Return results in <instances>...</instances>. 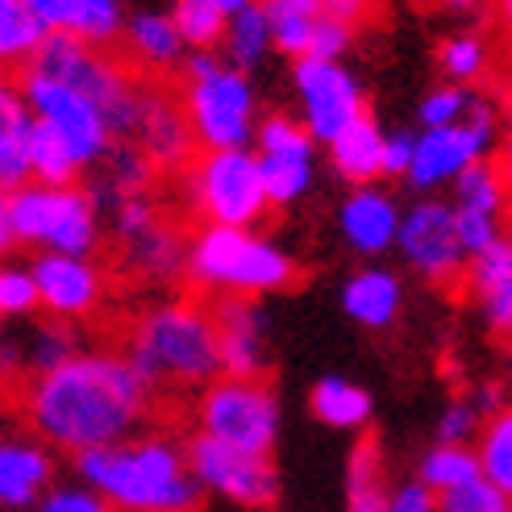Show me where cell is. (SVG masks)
Wrapping results in <instances>:
<instances>
[{"label":"cell","mask_w":512,"mask_h":512,"mask_svg":"<svg viewBox=\"0 0 512 512\" xmlns=\"http://www.w3.org/2000/svg\"><path fill=\"white\" fill-rule=\"evenodd\" d=\"M146 383L117 350L75 354L63 367L25 383V417L59 450H105L130 442L150 413Z\"/></svg>","instance_id":"obj_1"},{"label":"cell","mask_w":512,"mask_h":512,"mask_svg":"<svg viewBox=\"0 0 512 512\" xmlns=\"http://www.w3.org/2000/svg\"><path fill=\"white\" fill-rule=\"evenodd\" d=\"M80 475L113 512H196L200 488L184 446L171 438H130L80 454Z\"/></svg>","instance_id":"obj_2"},{"label":"cell","mask_w":512,"mask_h":512,"mask_svg":"<svg viewBox=\"0 0 512 512\" xmlns=\"http://www.w3.org/2000/svg\"><path fill=\"white\" fill-rule=\"evenodd\" d=\"M125 363L146 383L159 388H209L221 375L217 329L209 304L200 300H163L146 309L125 338Z\"/></svg>","instance_id":"obj_3"},{"label":"cell","mask_w":512,"mask_h":512,"mask_svg":"<svg viewBox=\"0 0 512 512\" xmlns=\"http://www.w3.org/2000/svg\"><path fill=\"white\" fill-rule=\"evenodd\" d=\"M184 275L200 292L250 300V296L292 288L296 284V263L275 242L254 234V229L200 225L196 238H188Z\"/></svg>","instance_id":"obj_4"},{"label":"cell","mask_w":512,"mask_h":512,"mask_svg":"<svg viewBox=\"0 0 512 512\" xmlns=\"http://www.w3.org/2000/svg\"><path fill=\"white\" fill-rule=\"evenodd\" d=\"M179 109L196 150H246L259 125V96L250 75L234 71L217 50H192L184 59Z\"/></svg>","instance_id":"obj_5"},{"label":"cell","mask_w":512,"mask_h":512,"mask_svg":"<svg viewBox=\"0 0 512 512\" xmlns=\"http://www.w3.org/2000/svg\"><path fill=\"white\" fill-rule=\"evenodd\" d=\"M21 71H38L46 80H59L71 92H80L84 100H92L100 109V117L109 121L113 142H130L146 80L117 55V50L84 46V42H71V38H42L34 59Z\"/></svg>","instance_id":"obj_6"},{"label":"cell","mask_w":512,"mask_h":512,"mask_svg":"<svg viewBox=\"0 0 512 512\" xmlns=\"http://www.w3.org/2000/svg\"><path fill=\"white\" fill-rule=\"evenodd\" d=\"M5 200L9 238L25 246H46V254H67V259H92L100 246V217L88 188H46V184H21Z\"/></svg>","instance_id":"obj_7"},{"label":"cell","mask_w":512,"mask_h":512,"mask_svg":"<svg viewBox=\"0 0 512 512\" xmlns=\"http://www.w3.org/2000/svg\"><path fill=\"white\" fill-rule=\"evenodd\" d=\"M188 204L200 221L221 229H250L267 217V192L250 146L246 150H196L184 167Z\"/></svg>","instance_id":"obj_8"},{"label":"cell","mask_w":512,"mask_h":512,"mask_svg":"<svg viewBox=\"0 0 512 512\" xmlns=\"http://www.w3.org/2000/svg\"><path fill=\"white\" fill-rule=\"evenodd\" d=\"M200 438L246 454H271L279 433V404L263 379H213L196 404Z\"/></svg>","instance_id":"obj_9"},{"label":"cell","mask_w":512,"mask_h":512,"mask_svg":"<svg viewBox=\"0 0 512 512\" xmlns=\"http://www.w3.org/2000/svg\"><path fill=\"white\" fill-rule=\"evenodd\" d=\"M500 138V113L492 100H475V109L463 125H446V130H421L413 138V159H408L404 179L417 192H433L442 184H454L467 167L483 163L492 155Z\"/></svg>","instance_id":"obj_10"},{"label":"cell","mask_w":512,"mask_h":512,"mask_svg":"<svg viewBox=\"0 0 512 512\" xmlns=\"http://www.w3.org/2000/svg\"><path fill=\"white\" fill-rule=\"evenodd\" d=\"M17 88L25 96L30 117L38 125H46V130L67 146V155L75 159L80 171L96 167L109 155L113 130H109V121L100 117V109L92 105V100H84L80 92H71L59 80H46V75H38V71H21Z\"/></svg>","instance_id":"obj_11"},{"label":"cell","mask_w":512,"mask_h":512,"mask_svg":"<svg viewBox=\"0 0 512 512\" xmlns=\"http://www.w3.org/2000/svg\"><path fill=\"white\" fill-rule=\"evenodd\" d=\"M254 163L267 192V209H284L313 188V167H317V142L304 134V125L288 113L259 117L254 125Z\"/></svg>","instance_id":"obj_12"},{"label":"cell","mask_w":512,"mask_h":512,"mask_svg":"<svg viewBox=\"0 0 512 512\" xmlns=\"http://www.w3.org/2000/svg\"><path fill=\"white\" fill-rule=\"evenodd\" d=\"M184 458H188L196 488H204V492H217V496L246 504V508H267L279 496V479H275V467L267 454H246V450L221 446V442L196 433L184 446Z\"/></svg>","instance_id":"obj_13"},{"label":"cell","mask_w":512,"mask_h":512,"mask_svg":"<svg viewBox=\"0 0 512 512\" xmlns=\"http://www.w3.org/2000/svg\"><path fill=\"white\" fill-rule=\"evenodd\" d=\"M396 246L408 259V267L442 288H454L471 263L463 246H458L450 204H442V200H417L413 209H404L400 225H396Z\"/></svg>","instance_id":"obj_14"},{"label":"cell","mask_w":512,"mask_h":512,"mask_svg":"<svg viewBox=\"0 0 512 512\" xmlns=\"http://www.w3.org/2000/svg\"><path fill=\"white\" fill-rule=\"evenodd\" d=\"M296 96H300V125L313 142H334L346 125L367 113L363 88L342 63L296 59Z\"/></svg>","instance_id":"obj_15"},{"label":"cell","mask_w":512,"mask_h":512,"mask_svg":"<svg viewBox=\"0 0 512 512\" xmlns=\"http://www.w3.org/2000/svg\"><path fill=\"white\" fill-rule=\"evenodd\" d=\"M130 146L150 163V171H184L196 159L192 130H188L184 109H179V96H171V88L146 84Z\"/></svg>","instance_id":"obj_16"},{"label":"cell","mask_w":512,"mask_h":512,"mask_svg":"<svg viewBox=\"0 0 512 512\" xmlns=\"http://www.w3.org/2000/svg\"><path fill=\"white\" fill-rule=\"evenodd\" d=\"M38 309H46L55 321H80L96 313L100 296H105V275L92 259H67V254H42L30 263Z\"/></svg>","instance_id":"obj_17"},{"label":"cell","mask_w":512,"mask_h":512,"mask_svg":"<svg viewBox=\"0 0 512 512\" xmlns=\"http://www.w3.org/2000/svg\"><path fill=\"white\" fill-rule=\"evenodd\" d=\"M209 313H213V329H217L221 375H229V379H263L267 317H263L259 304L238 300V296H221Z\"/></svg>","instance_id":"obj_18"},{"label":"cell","mask_w":512,"mask_h":512,"mask_svg":"<svg viewBox=\"0 0 512 512\" xmlns=\"http://www.w3.org/2000/svg\"><path fill=\"white\" fill-rule=\"evenodd\" d=\"M21 5L38 21L42 38H71L113 50L125 25L121 0H21Z\"/></svg>","instance_id":"obj_19"},{"label":"cell","mask_w":512,"mask_h":512,"mask_svg":"<svg viewBox=\"0 0 512 512\" xmlns=\"http://www.w3.org/2000/svg\"><path fill=\"white\" fill-rule=\"evenodd\" d=\"M117 42H121L117 55L130 63L146 84L150 80H167V75L179 71L184 59H188V46L179 42L167 13H134V17H125Z\"/></svg>","instance_id":"obj_20"},{"label":"cell","mask_w":512,"mask_h":512,"mask_svg":"<svg viewBox=\"0 0 512 512\" xmlns=\"http://www.w3.org/2000/svg\"><path fill=\"white\" fill-rule=\"evenodd\" d=\"M338 225H342V238L358 250V254H383L396 246V225H400V204L367 184V188H354L346 200H342V213H338Z\"/></svg>","instance_id":"obj_21"},{"label":"cell","mask_w":512,"mask_h":512,"mask_svg":"<svg viewBox=\"0 0 512 512\" xmlns=\"http://www.w3.org/2000/svg\"><path fill=\"white\" fill-rule=\"evenodd\" d=\"M184 254H188V238L159 213L146 229L121 238V263L125 271H134L146 284H167V279L184 275Z\"/></svg>","instance_id":"obj_22"},{"label":"cell","mask_w":512,"mask_h":512,"mask_svg":"<svg viewBox=\"0 0 512 512\" xmlns=\"http://www.w3.org/2000/svg\"><path fill=\"white\" fill-rule=\"evenodd\" d=\"M30 130L34 117L25 109L17 80L0 75V196L30 184Z\"/></svg>","instance_id":"obj_23"},{"label":"cell","mask_w":512,"mask_h":512,"mask_svg":"<svg viewBox=\"0 0 512 512\" xmlns=\"http://www.w3.org/2000/svg\"><path fill=\"white\" fill-rule=\"evenodd\" d=\"M50 483V454L38 442H0V504L21 508L46 492Z\"/></svg>","instance_id":"obj_24"},{"label":"cell","mask_w":512,"mask_h":512,"mask_svg":"<svg viewBox=\"0 0 512 512\" xmlns=\"http://www.w3.org/2000/svg\"><path fill=\"white\" fill-rule=\"evenodd\" d=\"M467 275L475 284L483 313H488V325L496 334H508V325H512V246H508V238L475 254Z\"/></svg>","instance_id":"obj_25"},{"label":"cell","mask_w":512,"mask_h":512,"mask_svg":"<svg viewBox=\"0 0 512 512\" xmlns=\"http://www.w3.org/2000/svg\"><path fill=\"white\" fill-rule=\"evenodd\" d=\"M400 300H404L400 279L392 271H383V267H367V271L350 275V284L342 288L346 313L367 329H388L400 313Z\"/></svg>","instance_id":"obj_26"},{"label":"cell","mask_w":512,"mask_h":512,"mask_svg":"<svg viewBox=\"0 0 512 512\" xmlns=\"http://www.w3.org/2000/svg\"><path fill=\"white\" fill-rule=\"evenodd\" d=\"M379 155H383V130L375 125L371 113H363L329 142V163H334V171L342 179H350L354 188H367L379 179Z\"/></svg>","instance_id":"obj_27"},{"label":"cell","mask_w":512,"mask_h":512,"mask_svg":"<svg viewBox=\"0 0 512 512\" xmlns=\"http://www.w3.org/2000/svg\"><path fill=\"white\" fill-rule=\"evenodd\" d=\"M259 9L267 17L271 46L284 50L292 59H304L309 38L321 21V0H259Z\"/></svg>","instance_id":"obj_28"},{"label":"cell","mask_w":512,"mask_h":512,"mask_svg":"<svg viewBox=\"0 0 512 512\" xmlns=\"http://www.w3.org/2000/svg\"><path fill=\"white\" fill-rule=\"evenodd\" d=\"M346 512H388V475L375 438H363L346 471Z\"/></svg>","instance_id":"obj_29"},{"label":"cell","mask_w":512,"mask_h":512,"mask_svg":"<svg viewBox=\"0 0 512 512\" xmlns=\"http://www.w3.org/2000/svg\"><path fill=\"white\" fill-rule=\"evenodd\" d=\"M100 163H105V171H100L96 188L88 196L92 200L105 196L100 204H109V209H113V204H121V200H130V196H142L150 188V175H155V171H150V163L138 155L130 142H113L109 155L100 159Z\"/></svg>","instance_id":"obj_30"},{"label":"cell","mask_w":512,"mask_h":512,"mask_svg":"<svg viewBox=\"0 0 512 512\" xmlns=\"http://www.w3.org/2000/svg\"><path fill=\"white\" fill-rule=\"evenodd\" d=\"M221 50H225V63L250 75L267 55H271V30H267V17L259 5H250L242 13H234L225 21V38H221Z\"/></svg>","instance_id":"obj_31"},{"label":"cell","mask_w":512,"mask_h":512,"mask_svg":"<svg viewBox=\"0 0 512 512\" xmlns=\"http://www.w3.org/2000/svg\"><path fill=\"white\" fill-rule=\"evenodd\" d=\"M313 413L334 429H363L371 421V396L358 383L329 375L313 388Z\"/></svg>","instance_id":"obj_32"},{"label":"cell","mask_w":512,"mask_h":512,"mask_svg":"<svg viewBox=\"0 0 512 512\" xmlns=\"http://www.w3.org/2000/svg\"><path fill=\"white\" fill-rule=\"evenodd\" d=\"M450 209L504 217V209H508V179H504V171L492 159L467 167L463 175L454 179V204H450Z\"/></svg>","instance_id":"obj_33"},{"label":"cell","mask_w":512,"mask_h":512,"mask_svg":"<svg viewBox=\"0 0 512 512\" xmlns=\"http://www.w3.org/2000/svg\"><path fill=\"white\" fill-rule=\"evenodd\" d=\"M171 25L188 50H217L225 38V13L217 0H171Z\"/></svg>","instance_id":"obj_34"},{"label":"cell","mask_w":512,"mask_h":512,"mask_svg":"<svg viewBox=\"0 0 512 512\" xmlns=\"http://www.w3.org/2000/svg\"><path fill=\"white\" fill-rule=\"evenodd\" d=\"M42 46V30L21 0H0V71H17Z\"/></svg>","instance_id":"obj_35"},{"label":"cell","mask_w":512,"mask_h":512,"mask_svg":"<svg viewBox=\"0 0 512 512\" xmlns=\"http://www.w3.org/2000/svg\"><path fill=\"white\" fill-rule=\"evenodd\" d=\"M483 479L479 475V458L475 450L467 446H433L425 454V463H421V488H429L433 496H442V492H454V488H467V483Z\"/></svg>","instance_id":"obj_36"},{"label":"cell","mask_w":512,"mask_h":512,"mask_svg":"<svg viewBox=\"0 0 512 512\" xmlns=\"http://www.w3.org/2000/svg\"><path fill=\"white\" fill-rule=\"evenodd\" d=\"M479 475L483 483H492L496 492H512V417H508V408L496 417H488V425H483L479 433Z\"/></svg>","instance_id":"obj_37"},{"label":"cell","mask_w":512,"mask_h":512,"mask_svg":"<svg viewBox=\"0 0 512 512\" xmlns=\"http://www.w3.org/2000/svg\"><path fill=\"white\" fill-rule=\"evenodd\" d=\"M30 179L34 184H46V188H67L80 179V167H75V159L67 155V146L38 121L30 130Z\"/></svg>","instance_id":"obj_38"},{"label":"cell","mask_w":512,"mask_h":512,"mask_svg":"<svg viewBox=\"0 0 512 512\" xmlns=\"http://www.w3.org/2000/svg\"><path fill=\"white\" fill-rule=\"evenodd\" d=\"M492 67V46L483 42L479 34H463V38H450L442 46V71L450 75V84H463L471 88L475 80H483Z\"/></svg>","instance_id":"obj_39"},{"label":"cell","mask_w":512,"mask_h":512,"mask_svg":"<svg viewBox=\"0 0 512 512\" xmlns=\"http://www.w3.org/2000/svg\"><path fill=\"white\" fill-rule=\"evenodd\" d=\"M479 92L463 84H442L421 100V130H446V125H463L475 109Z\"/></svg>","instance_id":"obj_40"},{"label":"cell","mask_w":512,"mask_h":512,"mask_svg":"<svg viewBox=\"0 0 512 512\" xmlns=\"http://www.w3.org/2000/svg\"><path fill=\"white\" fill-rule=\"evenodd\" d=\"M454 213V234L463 246L467 259L483 254L488 246L504 242V217H488V213H467V209H450Z\"/></svg>","instance_id":"obj_41"},{"label":"cell","mask_w":512,"mask_h":512,"mask_svg":"<svg viewBox=\"0 0 512 512\" xmlns=\"http://www.w3.org/2000/svg\"><path fill=\"white\" fill-rule=\"evenodd\" d=\"M38 309V288L30 267L0 263V317H25Z\"/></svg>","instance_id":"obj_42"},{"label":"cell","mask_w":512,"mask_h":512,"mask_svg":"<svg viewBox=\"0 0 512 512\" xmlns=\"http://www.w3.org/2000/svg\"><path fill=\"white\" fill-rule=\"evenodd\" d=\"M438 512H508V496L496 492L492 483H467V488H454L438 496Z\"/></svg>","instance_id":"obj_43"},{"label":"cell","mask_w":512,"mask_h":512,"mask_svg":"<svg viewBox=\"0 0 512 512\" xmlns=\"http://www.w3.org/2000/svg\"><path fill=\"white\" fill-rule=\"evenodd\" d=\"M350 38L354 30L334 17H321L317 21V30L309 38V50H304V59H317V63H342V55L350 50Z\"/></svg>","instance_id":"obj_44"},{"label":"cell","mask_w":512,"mask_h":512,"mask_svg":"<svg viewBox=\"0 0 512 512\" xmlns=\"http://www.w3.org/2000/svg\"><path fill=\"white\" fill-rule=\"evenodd\" d=\"M479 413H475V404L471 400H454L442 421H438V446H467L475 433H479Z\"/></svg>","instance_id":"obj_45"},{"label":"cell","mask_w":512,"mask_h":512,"mask_svg":"<svg viewBox=\"0 0 512 512\" xmlns=\"http://www.w3.org/2000/svg\"><path fill=\"white\" fill-rule=\"evenodd\" d=\"M42 512H113V508L88 488H59L46 496Z\"/></svg>","instance_id":"obj_46"},{"label":"cell","mask_w":512,"mask_h":512,"mask_svg":"<svg viewBox=\"0 0 512 512\" xmlns=\"http://www.w3.org/2000/svg\"><path fill=\"white\" fill-rule=\"evenodd\" d=\"M408 159H413V138L408 134H383V155H379V175H404Z\"/></svg>","instance_id":"obj_47"},{"label":"cell","mask_w":512,"mask_h":512,"mask_svg":"<svg viewBox=\"0 0 512 512\" xmlns=\"http://www.w3.org/2000/svg\"><path fill=\"white\" fill-rule=\"evenodd\" d=\"M388 512H438V496L421 483H404L400 492L388 496Z\"/></svg>","instance_id":"obj_48"},{"label":"cell","mask_w":512,"mask_h":512,"mask_svg":"<svg viewBox=\"0 0 512 512\" xmlns=\"http://www.w3.org/2000/svg\"><path fill=\"white\" fill-rule=\"evenodd\" d=\"M367 13H371V0H321V17H334L350 25V30L358 21H367Z\"/></svg>","instance_id":"obj_49"},{"label":"cell","mask_w":512,"mask_h":512,"mask_svg":"<svg viewBox=\"0 0 512 512\" xmlns=\"http://www.w3.org/2000/svg\"><path fill=\"white\" fill-rule=\"evenodd\" d=\"M217 5H221V13H225V17H234V13L250 9V5H259V0H217Z\"/></svg>","instance_id":"obj_50"},{"label":"cell","mask_w":512,"mask_h":512,"mask_svg":"<svg viewBox=\"0 0 512 512\" xmlns=\"http://www.w3.org/2000/svg\"><path fill=\"white\" fill-rule=\"evenodd\" d=\"M9 242L13 238H9V221H5V200H0V254L9 250Z\"/></svg>","instance_id":"obj_51"},{"label":"cell","mask_w":512,"mask_h":512,"mask_svg":"<svg viewBox=\"0 0 512 512\" xmlns=\"http://www.w3.org/2000/svg\"><path fill=\"white\" fill-rule=\"evenodd\" d=\"M446 5H454V9H475V5H483V0H446Z\"/></svg>","instance_id":"obj_52"}]
</instances>
